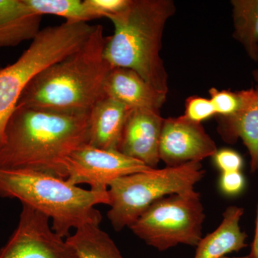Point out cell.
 <instances>
[{
	"instance_id": "1",
	"label": "cell",
	"mask_w": 258,
	"mask_h": 258,
	"mask_svg": "<svg viewBox=\"0 0 258 258\" xmlns=\"http://www.w3.org/2000/svg\"><path fill=\"white\" fill-rule=\"evenodd\" d=\"M89 113L17 106L5 128L0 168L66 179L68 158L88 143Z\"/></svg>"
},
{
	"instance_id": "2",
	"label": "cell",
	"mask_w": 258,
	"mask_h": 258,
	"mask_svg": "<svg viewBox=\"0 0 258 258\" xmlns=\"http://www.w3.org/2000/svg\"><path fill=\"white\" fill-rule=\"evenodd\" d=\"M106 39L103 26L96 25L82 46L32 80L17 106L89 111L106 97L105 82L113 68L105 57Z\"/></svg>"
},
{
	"instance_id": "3",
	"label": "cell",
	"mask_w": 258,
	"mask_h": 258,
	"mask_svg": "<svg viewBox=\"0 0 258 258\" xmlns=\"http://www.w3.org/2000/svg\"><path fill=\"white\" fill-rule=\"evenodd\" d=\"M171 0H130L126 9L110 18L114 32L106 37L104 55L113 67L137 73L167 95L168 74L161 57L166 24L174 15Z\"/></svg>"
},
{
	"instance_id": "4",
	"label": "cell",
	"mask_w": 258,
	"mask_h": 258,
	"mask_svg": "<svg viewBox=\"0 0 258 258\" xmlns=\"http://www.w3.org/2000/svg\"><path fill=\"white\" fill-rule=\"evenodd\" d=\"M0 197L17 199L42 212L63 238L81 226L99 225L102 216L96 206L110 204L108 192L83 189L63 178L29 169L0 168Z\"/></svg>"
},
{
	"instance_id": "5",
	"label": "cell",
	"mask_w": 258,
	"mask_h": 258,
	"mask_svg": "<svg viewBox=\"0 0 258 258\" xmlns=\"http://www.w3.org/2000/svg\"><path fill=\"white\" fill-rule=\"evenodd\" d=\"M94 28L88 23L66 21L42 29L16 62L0 69V149L8 120L29 83L50 64L82 46Z\"/></svg>"
},
{
	"instance_id": "6",
	"label": "cell",
	"mask_w": 258,
	"mask_h": 258,
	"mask_svg": "<svg viewBox=\"0 0 258 258\" xmlns=\"http://www.w3.org/2000/svg\"><path fill=\"white\" fill-rule=\"evenodd\" d=\"M205 173L201 162H189L113 180L108 189L111 208L107 217L118 232L129 227L157 200L195 189Z\"/></svg>"
},
{
	"instance_id": "7",
	"label": "cell",
	"mask_w": 258,
	"mask_h": 258,
	"mask_svg": "<svg viewBox=\"0 0 258 258\" xmlns=\"http://www.w3.org/2000/svg\"><path fill=\"white\" fill-rule=\"evenodd\" d=\"M205 217L201 195L193 189L157 200L128 228L161 252L179 244L197 247Z\"/></svg>"
},
{
	"instance_id": "8",
	"label": "cell",
	"mask_w": 258,
	"mask_h": 258,
	"mask_svg": "<svg viewBox=\"0 0 258 258\" xmlns=\"http://www.w3.org/2000/svg\"><path fill=\"white\" fill-rule=\"evenodd\" d=\"M66 179L79 186L88 184L98 192H108L113 180L129 174L150 170L143 163L121 154L84 144L70 155L66 161Z\"/></svg>"
},
{
	"instance_id": "9",
	"label": "cell",
	"mask_w": 258,
	"mask_h": 258,
	"mask_svg": "<svg viewBox=\"0 0 258 258\" xmlns=\"http://www.w3.org/2000/svg\"><path fill=\"white\" fill-rule=\"evenodd\" d=\"M48 217L23 205L18 227L0 258H74L66 239L52 230Z\"/></svg>"
},
{
	"instance_id": "10",
	"label": "cell",
	"mask_w": 258,
	"mask_h": 258,
	"mask_svg": "<svg viewBox=\"0 0 258 258\" xmlns=\"http://www.w3.org/2000/svg\"><path fill=\"white\" fill-rule=\"evenodd\" d=\"M218 150L202 123L183 115L164 118L159 144V158L166 166L201 162Z\"/></svg>"
},
{
	"instance_id": "11",
	"label": "cell",
	"mask_w": 258,
	"mask_h": 258,
	"mask_svg": "<svg viewBox=\"0 0 258 258\" xmlns=\"http://www.w3.org/2000/svg\"><path fill=\"white\" fill-rule=\"evenodd\" d=\"M164 118L160 112L147 109L129 111L118 151L127 157L157 169Z\"/></svg>"
},
{
	"instance_id": "12",
	"label": "cell",
	"mask_w": 258,
	"mask_h": 258,
	"mask_svg": "<svg viewBox=\"0 0 258 258\" xmlns=\"http://www.w3.org/2000/svg\"><path fill=\"white\" fill-rule=\"evenodd\" d=\"M104 94L130 109L158 112H160L167 96L152 87L135 71L118 67H113L108 74Z\"/></svg>"
},
{
	"instance_id": "13",
	"label": "cell",
	"mask_w": 258,
	"mask_h": 258,
	"mask_svg": "<svg viewBox=\"0 0 258 258\" xmlns=\"http://www.w3.org/2000/svg\"><path fill=\"white\" fill-rule=\"evenodd\" d=\"M130 108L111 98H102L90 110L88 145L118 151Z\"/></svg>"
},
{
	"instance_id": "14",
	"label": "cell",
	"mask_w": 258,
	"mask_h": 258,
	"mask_svg": "<svg viewBox=\"0 0 258 258\" xmlns=\"http://www.w3.org/2000/svg\"><path fill=\"white\" fill-rule=\"evenodd\" d=\"M253 76L258 83V70L254 71ZM219 118L217 131L222 139L233 144L240 139L250 156L251 171H258V86L238 113L228 118Z\"/></svg>"
},
{
	"instance_id": "15",
	"label": "cell",
	"mask_w": 258,
	"mask_h": 258,
	"mask_svg": "<svg viewBox=\"0 0 258 258\" xmlns=\"http://www.w3.org/2000/svg\"><path fill=\"white\" fill-rule=\"evenodd\" d=\"M243 215L244 209L240 207L226 209L220 225L197 245L194 258H222L247 247V235L240 226Z\"/></svg>"
},
{
	"instance_id": "16",
	"label": "cell",
	"mask_w": 258,
	"mask_h": 258,
	"mask_svg": "<svg viewBox=\"0 0 258 258\" xmlns=\"http://www.w3.org/2000/svg\"><path fill=\"white\" fill-rule=\"evenodd\" d=\"M41 21L25 0H0V47L33 40L41 30Z\"/></svg>"
},
{
	"instance_id": "17",
	"label": "cell",
	"mask_w": 258,
	"mask_h": 258,
	"mask_svg": "<svg viewBox=\"0 0 258 258\" xmlns=\"http://www.w3.org/2000/svg\"><path fill=\"white\" fill-rule=\"evenodd\" d=\"M76 258H124L108 234L98 225L88 224L66 238Z\"/></svg>"
},
{
	"instance_id": "18",
	"label": "cell",
	"mask_w": 258,
	"mask_h": 258,
	"mask_svg": "<svg viewBox=\"0 0 258 258\" xmlns=\"http://www.w3.org/2000/svg\"><path fill=\"white\" fill-rule=\"evenodd\" d=\"M233 37L258 62V0H232Z\"/></svg>"
},
{
	"instance_id": "19",
	"label": "cell",
	"mask_w": 258,
	"mask_h": 258,
	"mask_svg": "<svg viewBox=\"0 0 258 258\" xmlns=\"http://www.w3.org/2000/svg\"><path fill=\"white\" fill-rule=\"evenodd\" d=\"M25 3L33 13L42 17L55 15L73 23H87L96 19L85 0H25Z\"/></svg>"
},
{
	"instance_id": "20",
	"label": "cell",
	"mask_w": 258,
	"mask_h": 258,
	"mask_svg": "<svg viewBox=\"0 0 258 258\" xmlns=\"http://www.w3.org/2000/svg\"><path fill=\"white\" fill-rule=\"evenodd\" d=\"M254 88L233 91L210 88L209 93L216 115L221 118L233 116L242 109L249 101Z\"/></svg>"
},
{
	"instance_id": "21",
	"label": "cell",
	"mask_w": 258,
	"mask_h": 258,
	"mask_svg": "<svg viewBox=\"0 0 258 258\" xmlns=\"http://www.w3.org/2000/svg\"><path fill=\"white\" fill-rule=\"evenodd\" d=\"M215 115H216V113L210 98L193 96L186 100L183 116L187 119L195 123H202L204 120Z\"/></svg>"
},
{
	"instance_id": "22",
	"label": "cell",
	"mask_w": 258,
	"mask_h": 258,
	"mask_svg": "<svg viewBox=\"0 0 258 258\" xmlns=\"http://www.w3.org/2000/svg\"><path fill=\"white\" fill-rule=\"evenodd\" d=\"M96 19L113 18L126 9L130 0H85Z\"/></svg>"
},
{
	"instance_id": "23",
	"label": "cell",
	"mask_w": 258,
	"mask_h": 258,
	"mask_svg": "<svg viewBox=\"0 0 258 258\" xmlns=\"http://www.w3.org/2000/svg\"><path fill=\"white\" fill-rule=\"evenodd\" d=\"M213 158L217 168L222 172L240 171L243 166V159L240 154L232 149L217 150Z\"/></svg>"
},
{
	"instance_id": "24",
	"label": "cell",
	"mask_w": 258,
	"mask_h": 258,
	"mask_svg": "<svg viewBox=\"0 0 258 258\" xmlns=\"http://www.w3.org/2000/svg\"><path fill=\"white\" fill-rule=\"evenodd\" d=\"M219 184L222 192L229 196H235L244 189L245 179L241 171L222 172Z\"/></svg>"
},
{
	"instance_id": "25",
	"label": "cell",
	"mask_w": 258,
	"mask_h": 258,
	"mask_svg": "<svg viewBox=\"0 0 258 258\" xmlns=\"http://www.w3.org/2000/svg\"><path fill=\"white\" fill-rule=\"evenodd\" d=\"M249 258H258V205L257 210V218H256L255 233L253 242L251 245L250 253L249 254Z\"/></svg>"
},
{
	"instance_id": "26",
	"label": "cell",
	"mask_w": 258,
	"mask_h": 258,
	"mask_svg": "<svg viewBox=\"0 0 258 258\" xmlns=\"http://www.w3.org/2000/svg\"><path fill=\"white\" fill-rule=\"evenodd\" d=\"M222 258H249V256H244V257H227V256H225V257H222Z\"/></svg>"
},
{
	"instance_id": "27",
	"label": "cell",
	"mask_w": 258,
	"mask_h": 258,
	"mask_svg": "<svg viewBox=\"0 0 258 258\" xmlns=\"http://www.w3.org/2000/svg\"><path fill=\"white\" fill-rule=\"evenodd\" d=\"M74 258H76V257H75V256H74Z\"/></svg>"
}]
</instances>
